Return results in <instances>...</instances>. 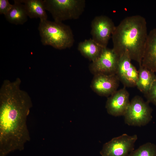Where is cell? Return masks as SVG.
<instances>
[{"mask_svg": "<svg viewBox=\"0 0 156 156\" xmlns=\"http://www.w3.org/2000/svg\"><path fill=\"white\" fill-rule=\"evenodd\" d=\"M21 83L5 80L0 89V156L23 150L30 140L27 120L32 103Z\"/></svg>", "mask_w": 156, "mask_h": 156, "instance_id": "6da1fadb", "label": "cell"}, {"mask_svg": "<svg viewBox=\"0 0 156 156\" xmlns=\"http://www.w3.org/2000/svg\"><path fill=\"white\" fill-rule=\"evenodd\" d=\"M148 34L145 18L139 15L126 17L112 34V49L119 56L127 54L131 60L142 64Z\"/></svg>", "mask_w": 156, "mask_h": 156, "instance_id": "7a4b0ae2", "label": "cell"}, {"mask_svg": "<svg viewBox=\"0 0 156 156\" xmlns=\"http://www.w3.org/2000/svg\"><path fill=\"white\" fill-rule=\"evenodd\" d=\"M41 41L44 45L59 49L71 47L74 42L73 33L68 25L55 21L41 20L38 27Z\"/></svg>", "mask_w": 156, "mask_h": 156, "instance_id": "3957f363", "label": "cell"}, {"mask_svg": "<svg viewBox=\"0 0 156 156\" xmlns=\"http://www.w3.org/2000/svg\"><path fill=\"white\" fill-rule=\"evenodd\" d=\"M46 10L51 14L54 21L77 19L84 12L85 0H44Z\"/></svg>", "mask_w": 156, "mask_h": 156, "instance_id": "277c9868", "label": "cell"}, {"mask_svg": "<svg viewBox=\"0 0 156 156\" xmlns=\"http://www.w3.org/2000/svg\"><path fill=\"white\" fill-rule=\"evenodd\" d=\"M148 103L138 96L130 101L124 116L125 123L129 126L141 127L146 125L151 120L152 109Z\"/></svg>", "mask_w": 156, "mask_h": 156, "instance_id": "5b68a950", "label": "cell"}, {"mask_svg": "<svg viewBox=\"0 0 156 156\" xmlns=\"http://www.w3.org/2000/svg\"><path fill=\"white\" fill-rule=\"evenodd\" d=\"M137 139L136 134L129 135L123 134L105 143L100 152V154L101 156H128L134 150Z\"/></svg>", "mask_w": 156, "mask_h": 156, "instance_id": "8992f818", "label": "cell"}, {"mask_svg": "<svg viewBox=\"0 0 156 156\" xmlns=\"http://www.w3.org/2000/svg\"><path fill=\"white\" fill-rule=\"evenodd\" d=\"M115 27L112 20L108 17L96 16L91 23L92 38L102 47L106 48Z\"/></svg>", "mask_w": 156, "mask_h": 156, "instance_id": "52a82bcc", "label": "cell"}, {"mask_svg": "<svg viewBox=\"0 0 156 156\" xmlns=\"http://www.w3.org/2000/svg\"><path fill=\"white\" fill-rule=\"evenodd\" d=\"M119 57L112 49L104 48L99 57L90 64L89 69L94 75L116 74Z\"/></svg>", "mask_w": 156, "mask_h": 156, "instance_id": "ba28073f", "label": "cell"}, {"mask_svg": "<svg viewBox=\"0 0 156 156\" xmlns=\"http://www.w3.org/2000/svg\"><path fill=\"white\" fill-rule=\"evenodd\" d=\"M131 60L126 54L119 56L116 75L125 87L136 86L138 71L132 64Z\"/></svg>", "mask_w": 156, "mask_h": 156, "instance_id": "9c48e42d", "label": "cell"}, {"mask_svg": "<svg viewBox=\"0 0 156 156\" xmlns=\"http://www.w3.org/2000/svg\"><path fill=\"white\" fill-rule=\"evenodd\" d=\"M120 81L116 74L94 75L90 87L99 95L110 96L117 90Z\"/></svg>", "mask_w": 156, "mask_h": 156, "instance_id": "30bf717a", "label": "cell"}, {"mask_svg": "<svg viewBox=\"0 0 156 156\" xmlns=\"http://www.w3.org/2000/svg\"><path fill=\"white\" fill-rule=\"evenodd\" d=\"M129 98L125 87L116 91L107 101L105 108L107 113L114 116H124L130 103Z\"/></svg>", "mask_w": 156, "mask_h": 156, "instance_id": "8fae6325", "label": "cell"}, {"mask_svg": "<svg viewBox=\"0 0 156 156\" xmlns=\"http://www.w3.org/2000/svg\"><path fill=\"white\" fill-rule=\"evenodd\" d=\"M141 65L156 73V28L148 34Z\"/></svg>", "mask_w": 156, "mask_h": 156, "instance_id": "7c38bea8", "label": "cell"}, {"mask_svg": "<svg viewBox=\"0 0 156 156\" xmlns=\"http://www.w3.org/2000/svg\"><path fill=\"white\" fill-rule=\"evenodd\" d=\"M19 0L24 4L28 17L31 18H39L40 21L47 19L43 0Z\"/></svg>", "mask_w": 156, "mask_h": 156, "instance_id": "4fadbf2b", "label": "cell"}, {"mask_svg": "<svg viewBox=\"0 0 156 156\" xmlns=\"http://www.w3.org/2000/svg\"><path fill=\"white\" fill-rule=\"evenodd\" d=\"M104 48L92 38L80 42L78 46L81 54L92 62L99 57Z\"/></svg>", "mask_w": 156, "mask_h": 156, "instance_id": "5bb4252c", "label": "cell"}, {"mask_svg": "<svg viewBox=\"0 0 156 156\" xmlns=\"http://www.w3.org/2000/svg\"><path fill=\"white\" fill-rule=\"evenodd\" d=\"M5 16L9 23L16 25L23 24L28 17L24 4L19 0H14L12 8Z\"/></svg>", "mask_w": 156, "mask_h": 156, "instance_id": "9a60e30c", "label": "cell"}, {"mask_svg": "<svg viewBox=\"0 0 156 156\" xmlns=\"http://www.w3.org/2000/svg\"><path fill=\"white\" fill-rule=\"evenodd\" d=\"M139 67L136 86L145 95L151 88L156 79V75L154 72L142 65Z\"/></svg>", "mask_w": 156, "mask_h": 156, "instance_id": "2e32d148", "label": "cell"}, {"mask_svg": "<svg viewBox=\"0 0 156 156\" xmlns=\"http://www.w3.org/2000/svg\"><path fill=\"white\" fill-rule=\"evenodd\" d=\"M128 156H156V145L151 142H147L134 150Z\"/></svg>", "mask_w": 156, "mask_h": 156, "instance_id": "e0dca14e", "label": "cell"}, {"mask_svg": "<svg viewBox=\"0 0 156 156\" xmlns=\"http://www.w3.org/2000/svg\"><path fill=\"white\" fill-rule=\"evenodd\" d=\"M145 96L147 102L152 103L156 105V79Z\"/></svg>", "mask_w": 156, "mask_h": 156, "instance_id": "ac0fdd59", "label": "cell"}, {"mask_svg": "<svg viewBox=\"0 0 156 156\" xmlns=\"http://www.w3.org/2000/svg\"><path fill=\"white\" fill-rule=\"evenodd\" d=\"M13 6L8 0H0V14L5 15Z\"/></svg>", "mask_w": 156, "mask_h": 156, "instance_id": "d6986e66", "label": "cell"}]
</instances>
